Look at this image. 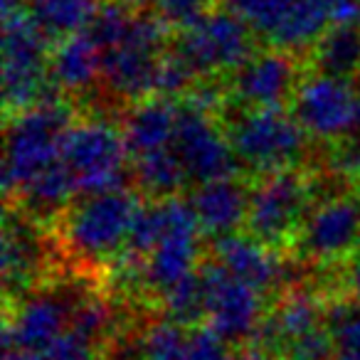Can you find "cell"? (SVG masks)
Segmentation results:
<instances>
[{
    "instance_id": "6da1fadb",
    "label": "cell",
    "mask_w": 360,
    "mask_h": 360,
    "mask_svg": "<svg viewBox=\"0 0 360 360\" xmlns=\"http://www.w3.org/2000/svg\"><path fill=\"white\" fill-rule=\"evenodd\" d=\"M202 230L191 202L175 198H155L141 207L126 259L139 264L143 286L158 299L200 271Z\"/></svg>"
},
{
    "instance_id": "7a4b0ae2",
    "label": "cell",
    "mask_w": 360,
    "mask_h": 360,
    "mask_svg": "<svg viewBox=\"0 0 360 360\" xmlns=\"http://www.w3.org/2000/svg\"><path fill=\"white\" fill-rule=\"evenodd\" d=\"M227 11L284 52L316 47L333 25L360 27V0H227Z\"/></svg>"
},
{
    "instance_id": "3957f363",
    "label": "cell",
    "mask_w": 360,
    "mask_h": 360,
    "mask_svg": "<svg viewBox=\"0 0 360 360\" xmlns=\"http://www.w3.org/2000/svg\"><path fill=\"white\" fill-rule=\"evenodd\" d=\"M72 124L70 106L60 99H45L13 116L3 158V191L8 198H18L37 175L60 163Z\"/></svg>"
},
{
    "instance_id": "277c9868",
    "label": "cell",
    "mask_w": 360,
    "mask_h": 360,
    "mask_svg": "<svg viewBox=\"0 0 360 360\" xmlns=\"http://www.w3.org/2000/svg\"><path fill=\"white\" fill-rule=\"evenodd\" d=\"M143 202L129 191L82 195L65 215V245L77 259L106 264L126 257Z\"/></svg>"
},
{
    "instance_id": "5b68a950",
    "label": "cell",
    "mask_w": 360,
    "mask_h": 360,
    "mask_svg": "<svg viewBox=\"0 0 360 360\" xmlns=\"http://www.w3.org/2000/svg\"><path fill=\"white\" fill-rule=\"evenodd\" d=\"M62 160L70 168L79 195L124 191L131 153L121 126L99 116L75 121L62 143Z\"/></svg>"
},
{
    "instance_id": "8992f818",
    "label": "cell",
    "mask_w": 360,
    "mask_h": 360,
    "mask_svg": "<svg viewBox=\"0 0 360 360\" xmlns=\"http://www.w3.org/2000/svg\"><path fill=\"white\" fill-rule=\"evenodd\" d=\"M240 165L257 175L294 170L306 153V131L284 109H247L227 131Z\"/></svg>"
},
{
    "instance_id": "52a82bcc",
    "label": "cell",
    "mask_w": 360,
    "mask_h": 360,
    "mask_svg": "<svg viewBox=\"0 0 360 360\" xmlns=\"http://www.w3.org/2000/svg\"><path fill=\"white\" fill-rule=\"evenodd\" d=\"M47 32L30 13L6 18L3 30V99L11 111H25L50 99V47Z\"/></svg>"
},
{
    "instance_id": "ba28073f",
    "label": "cell",
    "mask_w": 360,
    "mask_h": 360,
    "mask_svg": "<svg viewBox=\"0 0 360 360\" xmlns=\"http://www.w3.org/2000/svg\"><path fill=\"white\" fill-rule=\"evenodd\" d=\"M165 22L158 15L136 13L129 32L104 52V84L121 99L141 101L155 91V77L163 60Z\"/></svg>"
},
{
    "instance_id": "9c48e42d",
    "label": "cell",
    "mask_w": 360,
    "mask_h": 360,
    "mask_svg": "<svg viewBox=\"0 0 360 360\" xmlns=\"http://www.w3.org/2000/svg\"><path fill=\"white\" fill-rule=\"evenodd\" d=\"M311 207V186L296 170L264 175L250 193L247 230L269 247L299 237Z\"/></svg>"
},
{
    "instance_id": "30bf717a",
    "label": "cell",
    "mask_w": 360,
    "mask_h": 360,
    "mask_svg": "<svg viewBox=\"0 0 360 360\" xmlns=\"http://www.w3.org/2000/svg\"><path fill=\"white\" fill-rule=\"evenodd\" d=\"M291 114L306 131L319 141H348L360 131V89L350 79L333 75H311L299 82Z\"/></svg>"
},
{
    "instance_id": "8fae6325",
    "label": "cell",
    "mask_w": 360,
    "mask_h": 360,
    "mask_svg": "<svg viewBox=\"0 0 360 360\" xmlns=\"http://www.w3.org/2000/svg\"><path fill=\"white\" fill-rule=\"evenodd\" d=\"M252 27L232 11H207L191 30L180 35L175 52L198 77L237 72L252 55Z\"/></svg>"
},
{
    "instance_id": "7c38bea8",
    "label": "cell",
    "mask_w": 360,
    "mask_h": 360,
    "mask_svg": "<svg viewBox=\"0 0 360 360\" xmlns=\"http://www.w3.org/2000/svg\"><path fill=\"white\" fill-rule=\"evenodd\" d=\"M202 319L227 343L247 340L264 321V294L237 279L220 262H202Z\"/></svg>"
},
{
    "instance_id": "4fadbf2b",
    "label": "cell",
    "mask_w": 360,
    "mask_h": 360,
    "mask_svg": "<svg viewBox=\"0 0 360 360\" xmlns=\"http://www.w3.org/2000/svg\"><path fill=\"white\" fill-rule=\"evenodd\" d=\"M173 150L186 170L188 183L195 186L230 178L237 165L230 136L217 126L212 111L200 109L193 101L180 104Z\"/></svg>"
},
{
    "instance_id": "5bb4252c",
    "label": "cell",
    "mask_w": 360,
    "mask_h": 360,
    "mask_svg": "<svg viewBox=\"0 0 360 360\" xmlns=\"http://www.w3.org/2000/svg\"><path fill=\"white\" fill-rule=\"evenodd\" d=\"M79 296L65 291H32L18 299L3 328V355H37L62 338L75 323Z\"/></svg>"
},
{
    "instance_id": "9a60e30c",
    "label": "cell",
    "mask_w": 360,
    "mask_h": 360,
    "mask_svg": "<svg viewBox=\"0 0 360 360\" xmlns=\"http://www.w3.org/2000/svg\"><path fill=\"white\" fill-rule=\"evenodd\" d=\"M299 252L311 262H335L360 247V200L330 198L309 212L299 237Z\"/></svg>"
},
{
    "instance_id": "2e32d148",
    "label": "cell",
    "mask_w": 360,
    "mask_h": 360,
    "mask_svg": "<svg viewBox=\"0 0 360 360\" xmlns=\"http://www.w3.org/2000/svg\"><path fill=\"white\" fill-rule=\"evenodd\" d=\"M299 89V67L284 50L255 52L232 77V91L247 109H284Z\"/></svg>"
},
{
    "instance_id": "e0dca14e",
    "label": "cell",
    "mask_w": 360,
    "mask_h": 360,
    "mask_svg": "<svg viewBox=\"0 0 360 360\" xmlns=\"http://www.w3.org/2000/svg\"><path fill=\"white\" fill-rule=\"evenodd\" d=\"M250 193V188L232 175L198 186L188 202L195 212L202 235L215 237V240L237 235V230L247 225Z\"/></svg>"
},
{
    "instance_id": "ac0fdd59",
    "label": "cell",
    "mask_w": 360,
    "mask_h": 360,
    "mask_svg": "<svg viewBox=\"0 0 360 360\" xmlns=\"http://www.w3.org/2000/svg\"><path fill=\"white\" fill-rule=\"evenodd\" d=\"M212 259L262 294L274 291L284 279V264L276 257L274 247L264 245L252 235H230L217 240Z\"/></svg>"
},
{
    "instance_id": "d6986e66",
    "label": "cell",
    "mask_w": 360,
    "mask_h": 360,
    "mask_svg": "<svg viewBox=\"0 0 360 360\" xmlns=\"http://www.w3.org/2000/svg\"><path fill=\"white\" fill-rule=\"evenodd\" d=\"M104 77V50L89 32L62 37L50 55V82L70 94L91 89Z\"/></svg>"
},
{
    "instance_id": "ffe728a7",
    "label": "cell",
    "mask_w": 360,
    "mask_h": 360,
    "mask_svg": "<svg viewBox=\"0 0 360 360\" xmlns=\"http://www.w3.org/2000/svg\"><path fill=\"white\" fill-rule=\"evenodd\" d=\"M180 106L168 96H150L134 104V109L124 119V139L131 158L153 153L160 148H170L175 139Z\"/></svg>"
},
{
    "instance_id": "44dd1931",
    "label": "cell",
    "mask_w": 360,
    "mask_h": 360,
    "mask_svg": "<svg viewBox=\"0 0 360 360\" xmlns=\"http://www.w3.org/2000/svg\"><path fill=\"white\" fill-rule=\"evenodd\" d=\"M32 217L8 215L3 232V281L6 294H22L37 276L42 262L40 235L32 227Z\"/></svg>"
},
{
    "instance_id": "7402d4cb",
    "label": "cell",
    "mask_w": 360,
    "mask_h": 360,
    "mask_svg": "<svg viewBox=\"0 0 360 360\" xmlns=\"http://www.w3.org/2000/svg\"><path fill=\"white\" fill-rule=\"evenodd\" d=\"M326 316L321 304L311 294H294L279 304L269 321L262 323V343L279 345L286 350L296 340L326 328Z\"/></svg>"
},
{
    "instance_id": "603a6c76",
    "label": "cell",
    "mask_w": 360,
    "mask_h": 360,
    "mask_svg": "<svg viewBox=\"0 0 360 360\" xmlns=\"http://www.w3.org/2000/svg\"><path fill=\"white\" fill-rule=\"evenodd\" d=\"M77 193L79 191H77V183L72 178L70 168L65 165V160H60L50 170L37 175L30 186L18 195V202L35 220V217H52L60 210H65Z\"/></svg>"
},
{
    "instance_id": "cb8c5ba5",
    "label": "cell",
    "mask_w": 360,
    "mask_h": 360,
    "mask_svg": "<svg viewBox=\"0 0 360 360\" xmlns=\"http://www.w3.org/2000/svg\"><path fill=\"white\" fill-rule=\"evenodd\" d=\"M99 0H32L27 13L50 37L84 32L99 13Z\"/></svg>"
},
{
    "instance_id": "d4e9b609",
    "label": "cell",
    "mask_w": 360,
    "mask_h": 360,
    "mask_svg": "<svg viewBox=\"0 0 360 360\" xmlns=\"http://www.w3.org/2000/svg\"><path fill=\"white\" fill-rule=\"evenodd\" d=\"M314 60L319 72L350 79L360 75V27L333 25L314 47Z\"/></svg>"
},
{
    "instance_id": "484cf974",
    "label": "cell",
    "mask_w": 360,
    "mask_h": 360,
    "mask_svg": "<svg viewBox=\"0 0 360 360\" xmlns=\"http://www.w3.org/2000/svg\"><path fill=\"white\" fill-rule=\"evenodd\" d=\"M131 173L136 183L155 198H175L180 188L188 186L186 170L180 165L173 146L131 158Z\"/></svg>"
},
{
    "instance_id": "4316f807",
    "label": "cell",
    "mask_w": 360,
    "mask_h": 360,
    "mask_svg": "<svg viewBox=\"0 0 360 360\" xmlns=\"http://www.w3.org/2000/svg\"><path fill=\"white\" fill-rule=\"evenodd\" d=\"M330 333V360H360V301L338 304L326 316Z\"/></svg>"
},
{
    "instance_id": "83f0119b",
    "label": "cell",
    "mask_w": 360,
    "mask_h": 360,
    "mask_svg": "<svg viewBox=\"0 0 360 360\" xmlns=\"http://www.w3.org/2000/svg\"><path fill=\"white\" fill-rule=\"evenodd\" d=\"M134 18H136V13L131 11V6H126L121 0H109V3H101L99 13L94 15L91 25L86 27V32H89L96 45L106 52L129 32Z\"/></svg>"
},
{
    "instance_id": "f1b7e54d",
    "label": "cell",
    "mask_w": 360,
    "mask_h": 360,
    "mask_svg": "<svg viewBox=\"0 0 360 360\" xmlns=\"http://www.w3.org/2000/svg\"><path fill=\"white\" fill-rule=\"evenodd\" d=\"M230 345L207 326H191L186 360H235Z\"/></svg>"
},
{
    "instance_id": "f546056e",
    "label": "cell",
    "mask_w": 360,
    "mask_h": 360,
    "mask_svg": "<svg viewBox=\"0 0 360 360\" xmlns=\"http://www.w3.org/2000/svg\"><path fill=\"white\" fill-rule=\"evenodd\" d=\"M193 77H195V72L186 65V60L178 52H170L160 60L158 77H155V94L173 99L193 84Z\"/></svg>"
},
{
    "instance_id": "4dcf8cb0",
    "label": "cell",
    "mask_w": 360,
    "mask_h": 360,
    "mask_svg": "<svg viewBox=\"0 0 360 360\" xmlns=\"http://www.w3.org/2000/svg\"><path fill=\"white\" fill-rule=\"evenodd\" d=\"M205 13V0H163L155 8V15L165 22V27H175L180 32L191 30L198 20H202Z\"/></svg>"
},
{
    "instance_id": "1f68e13d",
    "label": "cell",
    "mask_w": 360,
    "mask_h": 360,
    "mask_svg": "<svg viewBox=\"0 0 360 360\" xmlns=\"http://www.w3.org/2000/svg\"><path fill=\"white\" fill-rule=\"evenodd\" d=\"M348 269H345V286H348V294L355 301H360V247L348 257Z\"/></svg>"
},
{
    "instance_id": "d6a6232c",
    "label": "cell",
    "mask_w": 360,
    "mask_h": 360,
    "mask_svg": "<svg viewBox=\"0 0 360 360\" xmlns=\"http://www.w3.org/2000/svg\"><path fill=\"white\" fill-rule=\"evenodd\" d=\"M32 3V0H3V18H11L15 13H25L22 8Z\"/></svg>"
},
{
    "instance_id": "836d02e7",
    "label": "cell",
    "mask_w": 360,
    "mask_h": 360,
    "mask_svg": "<svg viewBox=\"0 0 360 360\" xmlns=\"http://www.w3.org/2000/svg\"><path fill=\"white\" fill-rule=\"evenodd\" d=\"M134 3H139L141 8H153V11H155V8H158L163 0H134Z\"/></svg>"
},
{
    "instance_id": "e575fe53",
    "label": "cell",
    "mask_w": 360,
    "mask_h": 360,
    "mask_svg": "<svg viewBox=\"0 0 360 360\" xmlns=\"http://www.w3.org/2000/svg\"><path fill=\"white\" fill-rule=\"evenodd\" d=\"M358 77H360V75H358ZM358 89H360V86H358Z\"/></svg>"
}]
</instances>
